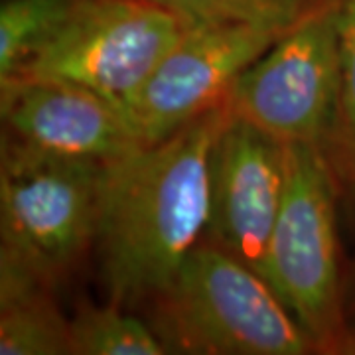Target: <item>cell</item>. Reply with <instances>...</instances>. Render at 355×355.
<instances>
[{
    "label": "cell",
    "instance_id": "obj_1",
    "mask_svg": "<svg viewBox=\"0 0 355 355\" xmlns=\"http://www.w3.org/2000/svg\"><path fill=\"white\" fill-rule=\"evenodd\" d=\"M229 105L107 166L95 251L107 300L153 304L203 239L209 168Z\"/></svg>",
    "mask_w": 355,
    "mask_h": 355
},
{
    "label": "cell",
    "instance_id": "obj_2",
    "mask_svg": "<svg viewBox=\"0 0 355 355\" xmlns=\"http://www.w3.org/2000/svg\"><path fill=\"white\" fill-rule=\"evenodd\" d=\"M284 156V200L268 243L265 279L316 354L355 355L340 251V186L322 146L288 144Z\"/></svg>",
    "mask_w": 355,
    "mask_h": 355
},
{
    "label": "cell",
    "instance_id": "obj_3",
    "mask_svg": "<svg viewBox=\"0 0 355 355\" xmlns=\"http://www.w3.org/2000/svg\"><path fill=\"white\" fill-rule=\"evenodd\" d=\"M148 320L168 354H316L265 277L203 239L150 304Z\"/></svg>",
    "mask_w": 355,
    "mask_h": 355
},
{
    "label": "cell",
    "instance_id": "obj_4",
    "mask_svg": "<svg viewBox=\"0 0 355 355\" xmlns=\"http://www.w3.org/2000/svg\"><path fill=\"white\" fill-rule=\"evenodd\" d=\"M105 162L0 144V272L51 288L95 251Z\"/></svg>",
    "mask_w": 355,
    "mask_h": 355
},
{
    "label": "cell",
    "instance_id": "obj_5",
    "mask_svg": "<svg viewBox=\"0 0 355 355\" xmlns=\"http://www.w3.org/2000/svg\"><path fill=\"white\" fill-rule=\"evenodd\" d=\"M186 26L158 0H79L62 30L16 77L73 83L125 107Z\"/></svg>",
    "mask_w": 355,
    "mask_h": 355
},
{
    "label": "cell",
    "instance_id": "obj_6",
    "mask_svg": "<svg viewBox=\"0 0 355 355\" xmlns=\"http://www.w3.org/2000/svg\"><path fill=\"white\" fill-rule=\"evenodd\" d=\"M334 0H316L229 93L231 113L280 144H326L338 101Z\"/></svg>",
    "mask_w": 355,
    "mask_h": 355
},
{
    "label": "cell",
    "instance_id": "obj_7",
    "mask_svg": "<svg viewBox=\"0 0 355 355\" xmlns=\"http://www.w3.org/2000/svg\"><path fill=\"white\" fill-rule=\"evenodd\" d=\"M284 32L237 24L186 26L144 85L123 107L140 144L166 139L225 105L239 76Z\"/></svg>",
    "mask_w": 355,
    "mask_h": 355
},
{
    "label": "cell",
    "instance_id": "obj_8",
    "mask_svg": "<svg viewBox=\"0 0 355 355\" xmlns=\"http://www.w3.org/2000/svg\"><path fill=\"white\" fill-rule=\"evenodd\" d=\"M231 111V109H229ZM286 184L284 144L231 113L211 154L203 241L265 277Z\"/></svg>",
    "mask_w": 355,
    "mask_h": 355
},
{
    "label": "cell",
    "instance_id": "obj_9",
    "mask_svg": "<svg viewBox=\"0 0 355 355\" xmlns=\"http://www.w3.org/2000/svg\"><path fill=\"white\" fill-rule=\"evenodd\" d=\"M0 121L2 140L64 158L111 164L142 146L123 107L58 79L0 83Z\"/></svg>",
    "mask_w": 355,
    "mask_h": 355
},
{
    "label": "cell",
    "instance_id": "obj_10",
    "mask_svg": "<svg viewBox=\"0 0 355 355\" xmlns=\"http://www.w3.org/2000/svg\"><path fill=\"white\" fill-rule=\"evenodd\" d=\"M0 355H71L69 318L55 288L16 272H0Z\"/></svg>",
    "mask_w": 355,
    "mask_h": 355
},
{
    "label": "cell",
    "instance_id": "obj_11",
    "mask_svg": "<svg viewBox=\"0 0 355 355\" xmlns=\"http://www.w3.org/2000/svg\"><path fill=\"white\" fill-rule=\"evenodd\" d=\"M338 34V101L324 144L340 186L342 209L355 221V0H334Z\"/></svg>",
    "mask_w": 355,
    "mask_h": 355
},
{
    "label": "cell",
    "instance_id": "obj_12",
    "mask_svg": "<svg viewBox=\"0 0 355 355\" xmlns=\"http://www.w3.org/2000/svg\"><path fill=\"white\" fill-rule=\"evenodd\" d=\"M71 355H168L148 318L107 300H83L69 316Z\"/></svg>",
    "mask_w": 355,
    "mask_h": 355
},
{
    "label": "cell",
    "instance_id": "obj_13",
    "mask_svg": "<svg viewBox=\"0 0 355 355\" xmlns=\"http://www.w3.org/2000/svg\"><path fill=\"white\" fill-rule=\"evenodd\" d=\"M79 0H4L0 6V83L16 77L67 22Z\"/></svg>",
    "mask_w": 355,
    "mask_h": 355
},
{
    "label": "cell",
    "instance_id": "obj_14",
    "mask_svg": "<svg viewBox=\"0 0 355 355\" xmlns=\"http://www.w3.org/2000/svg\"><path fill=\"white\" fill-rule=\"evenodd\" d=\"M186 24H237L288 30L316 0H158Z\"/></svg>",
    "mask_w": 355,
    "mask_h": 355
},
{
    "label": "cell",
    "instance_id": "obj_15",
    "mask_svg": "<svg viewBox=\"0 0 355 355\" xmlns=\"http://www.w3.org/2000/svg\"><path fill=\"white\" fill-rule=\"evenodd\" d=\"M345 286H347V312H349V320H352V326L355 330V257L354 261L347 266V280H345Z\"/></svg>",
    "mask_w": 355,
    "mask_h": 355
}]
</instances>
